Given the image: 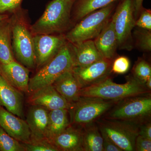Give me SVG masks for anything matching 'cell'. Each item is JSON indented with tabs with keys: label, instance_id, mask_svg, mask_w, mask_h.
Returning <instances> with one entry per match:
<instances>
[{
	"label": "cell",
	"instance_id": "8d00e7d4",
	"mask_svg": "<svg viewBox=\"0 0 151 151\" xmlns=\"http://www.w3.org/2000/svg\"><path fill=\"white\" fill-rule=\"evenodd\" d=\"M146 87L150 90H151V78H149L145 83Z\"/></svg>",
	"mask_w": 151,
	"mask_h": 151
},
{
	"label": "cell",
	"instance_id": "30bf717a",
	"mask_svg": "<svg viewBox=\"0 0 151 151\" xmlns=\"http://www.w3.org/2000/svg\"><path fill=\"white\" fill-rule=\"evenodd\" d=\"M67 41L63 34L34 35L33 42L36 70L51 60Z\"/></svg>",
	"mask_w": 151,
	"mask_h": 151
},
{
	"label": "cell",
	"instance_id": "603a6c76",
	"mask_svg": "<svg viewBox=\"0 0 151 151\" xmlns=\"http://www.w3.org/2000/svg\"><path fill=\"white\" fill-rule=\"evenodd\" d=\"M16 60L12 45L10 18L0 22V63H7Z\"/></svg>",
	"mask_w": 151,
	"mask_h": 151
},
{
	"label": "cell",
	"instance_id": "d590c367",
	"mask_svg": "<svg viewBox=\"0 0 151 151\" xmlns=\"http://www.w3.org/2000/svg\"><path fill=\"white\" fill-rule=\"evenodd\" d=\"M10 16L8 14H0V22L9 17Z\"/></svg>",
	"mask_w": 151,
	"mask_h": 151
},
{
	"label": "cell",
	"instance_id": "d4e9b609",
	"mask_svg": "<svg viewBox=\"0 0 151 151\" xmlns=\"http://www.w3.org/2000/svg\"><path fill=\"white\" fill-rule=\"evenodd\" d=\"M0 151H25L22 144L10 136L0 127Z\"/></svg>",
	"mask_w": 151,
	"mask_h": 151
},
{
	"label": "cell",
	"instance_id": "e575fe53",
	"mask_svg": "<svg viewBox=\"0 0 151 151\" xmlns=\"http://www.w3.org/2000/svg\"><path fill=\"white\" fill-rule=\"evenodd\" d=\"M144 0H135V17H137L143 8V2Z\"/></svg>",
	"mask_w": 151,
	"mask_h": 151
},
{
	"label": "cell",
	"instance_id": "83f0119b",
	"mask_svg": "<svg viewBox=\"0 0 151 151\" xmlns=\"http://www.w3.org/2000/svg\"><path fill=\"white\" fill-rule=\"evenodd\" d=\"M137 38V45L144 51H150L151 50V31L140 28L135 32Z\"/></svg>",
	"mask_w": 151,
	"mask_h": 151
},
{
	"label": "cell",
	"instance_id": "1f68e13d",
	"mask_svg": "<svg viewBox=\"0 0 151 151\" xmlns=\"http://www.w3.org/2000/svg\"><path fill=\"white\" fill-rule=\"evenodd\" d=\"M151 139L138 135L135 140L134 151H151Z\"/></svg>",
	"mask_w": 151,
	"mask_h": 151
},
{
	"label": "cell",
	"instance_id": "4316f807",
	"mask_svg": "<svg viewBox=\"0 0 151 151\" xmlns=\"http://www.w3.org/2000/svg\"><path fill=\"white\" fill-rule=\"evenodd\" d=\"M25 151H58L56 147L47 139L31 140L22 143Z\"/></svg>",
	"mask_w": 151,
	"mask_h": 151
},
{
	"label": "cell",
	"instance_id": "ba28073f",
	"mask_svg": "<svg viewBox=\"0 0 151 151\" xmlns=\"http://www.w3.org/2000/svg\"><path fill=\"white\" fill-rule=\"evenodd\" d=\"M96 123L101 133L110 138L123 151H134L135 140L139 135L140 125L103 118Z\"/></svg>",
	"mask_w": 151,
	"mask_h": 151
},
{
	"label": "cell",
	"instance_id": "cb8c5ba5",
	"mask_svg": "<svg viewBox=\"0 0 151 151\" xmlns=\"http://www.w3.org/2000/svg\"><path fill=\"white\" fill-rule=\"evenodd\" d=\"M103 140L96 122L83 127L82 151H103Z\"/></svg>",
	"mask_w": 151,
	"mask_h": 151
},
{
	"label": "cell",
	"instance_id": "ac0fdd59",
	"mask_svg": "<svg viewBox=\"0 0 151 151\" xmlns=\"http://www.w3.org/2000/svg\"><path fill=\"white\" fill-rule=\"evenodd\" d=\"M94 41L103 58L113 60L118 48V42L111 19Z\"/></svg>",
	"mask_w": 151,
	"mask_h": 151
},
{
	"label": "cell",
	"instance_id": "f1b7e54d",
	"mask_svg": "<svg viewBox=\"0 0 151 151\" xmlns=\"http://www.w3.org/2000/svg\"><path fill=\"white\" fill-rule=\"evenodd\" d=\"M130 65L129 59L127 57H118L113 60L111 72L116 74H124L129 70Z\"/></svg>",
	"mask_w": 151,
	"mask_h": 151
},
{
	"label": "cell",
	"instance_id": "4dcf8cb0",
	"mask_svg": "<svg viewBox=\"0 0 151 151\" xmlns=\"http://www.w3.org/2000/svg\"><path fill=\"white\" fill-rule=\"evenodd\" d=\"M139 17L136 21L135 25L140 28L151 30V11L150 9H142Z\"/></svg>",
	"mask_w": 151,
	"mask_h": 151
},
{
	"label": "cell",
	"instance_id": "8fae6325",
	"mask_svg": "<svg viewBox=\"0 0 151 151\" xmlns=\"http://www.w3.org/2000/svg\"><path fill=\"white\" fill-rule=\"evenodd\" d=\"M113 60L103 59L85 67H74L72 72L81 89L111 76Z\"/></svg>",
	"mask_w": 151,
	"mask_h": 151
},
{
	"label": "cell",
	"instance_id": "7c38bea8",
	"mask_svg": "<svg viewBox=\"0 0 151 151\" xmlns=\"http://www.w3.org/2000/svg\"><path fill=\"white\" fill-rule=\"evenodd\" d=\"M30 94L29 104L42 106L49 111L60 109L70 110L73 106V104L68 103L52 85L38 89Z\"/></svg>",
	"mask_w": 151,
	"mask_h": 151
},
{
	"label": "cell",
	"instance_id": "2e32d148",
	"mask_svg": "<svg viewBox=\"0 0 151 151\" xmlns=\"http://www.w3.org/2000/svg\"><path fill=\"white\" fill-rule=\"evenodd\" d=\"M49 111L42 106L32 105L26 121L31 133V141L47 139L46 133Z\"/></svg>",
	"mask_w": 151,
	"mask_h": 151
},
{
	"label": "cell",
	"instance_id": "9a60e30c",
	"mask_svg": "<svg viewBox=\"0 0 151 151\" xmlns=\"http://www.w3.org/2000/svg\"><path fill=\"white\" fill-rule=\"evenodd\" d=\"M24 96L22 92L9 84L0 74V106L22 118Z\"/></svg>",
	"mask_w": 151,
	"mask_h": 151
},
{
	"label": "cell",
	"instance_id": "44dd1931",
	"mask_svg": "<svg viewBox=\"0 0 151 151\" xmlns=\"http://www.w3.org/2000/svg\"><path fill=\"white\" fill-rule=\"evenodd\" d=\"M70 125L69 110L57 109L49 111L46 138L51 143L57 136Z\"/></svg>",
	"mask_w": 151,
	"mask_h": 151
},
{
	"label": "cell",
	"instance_id": "836d02e7",
	"mask_svg": "<svg viewBox=\"0 0 151 151\" xmlns=\"http://www.w3.org/2000/svg\"><path fill=\"white\" fill-rule=\"evenodd\" d=\"M139 135L151 139V122L141 124L139 126Z\"/></svg>",
	"mask_w": 151,
	"mask_h": 151
},
{
	"label": "cell",
	"instance_id": "3957f363",
	"mask_svg": "<svg viewBox=\"0 0 151 151\" xmlns=\"http://www.w3.org/2000/svg\"><path fill=\"white\" fill-rule=\"evenodd\" d=\"M126 79L124 84H117L110 76L97 84L81 89L80 96L119 101L127 97L151 93V90L133 75L128 76Z\"/></svg>",
	"mask_w": 151,
	"mask_h": 151
},
{
	"label": "cell",
	"instance_id": "5b68a950",
	"mask_svg": "<svg viewBox=\"0 0 151 151\" xmlns=\"http://www.w3.org/2000/svg\"><path fill=\"white\" fill-rule=\"evenodd\" d=\"M101 118L139 125L150 122L151 93L119 100Z\"/></svg>",
	"mask_w": 151,
	"mask_h": 151
},
{
	"label": "cell",
	"instance_id": "d6986e66",
	"mask_svg": "<svg viewBox=\"0 0 151 151\" xmlns=\"http://www.w3.org/2000/svg\"><path fill=\"white\" fill-rule=\"evenodd\" d=\"M72 70L60 75L52 85L68 103L73 104L80 98L81 88Z\"/></svg>",
	"mask_w": 151,
	"mask_h": 151
},
{
	"label": "cell",
	"instance_id": "5bb4252c",
	"mask_svg": "<svg viewBox=\"0 0 151 151\" xmlns=\"http://www.w3.org/2000/svg\"><path fill=\"white\" fill-rule=\"evenodd\" d=\"M30 70L16 60L7 63H0V74L22 92L29 93Z\"/></svg>",
	"mask_w": 151,
	"mask_h": 151
},
{
	"label": "cell",
	"instance_id": "6da1fadb",
	"mask_svg": "<svg viewBox=\"0 0 151 151\" xmlns=\"http://www.w3.org/2000/svg\"><path fill=\"white\" fill-rule=\"evenodd\" d=\"M12 45L16 60L29 70L36 69L33 35L25 11L19 9L10 16Z\"/></svg>",
	"mask_w": 151,
	"mask_h": 151
},
{
	"label": "cell",
	"instance_id": "52a82bcc",
	"mask_svg": "<svg viewBox=\"0 0 151 151\" xmlns=\"http://www.w3.org/2000/svg\"><path fill=\"white\" fill-rule=\"evenodd\" d=\"M118 101L99 97H80L69 110L70 125L83 128L95 123Z\"/></svg>",
	"mask_w": 151,
	"mask_h": 151
},
{
	"label": "cell",
	"instance_id": "7402d4cb",
	"mask_svg": "<svg viewBox=\"0 0 151 151\" xmlns=\"http://www.w3.org/2000/svg\"><path fill=\"white\" fill-rule=\"evenodd\" d=\"M119 0H76L71 12V22L77 23L84 17Z\"/></svg>",
	"mask_w": 151,
	"mask_h": 151
},
{
	"label": "cell",
	"instance_id": "8992f818",
	"mask_svg": "<svg viewBox=\"0 0 151 151\" xmlns=\"http://www.w3.org/2000/svg\"><path fill=\"white\" fill-rule=\"evenodd\" d=\"M116 2L84 17L64 35L66 40L75 44L84 41L94 39L110 21Z\"/></svg>",
	"mask_w": 151,
	"mask_h": 151
},
{
	"label": "cell",
	"instance_id": "f546056e",
	"mask_svg": "<svg viewBox=\"0 0 151 151\" xmlns=\"http://www.w3.org/2000/svg\"><path fill=\"white\" fill-rule=\"evenodd\" d=\"M22 0H0V14H12L21 8Z\"/></svg>",
	"mask_w": 151,
	"mask_h": 151
},
{
	"label": "cell",
	"instance_id": "484cf974",
	"mask_svg": "<svg viewBox=\"0 0 151 151\" xmlns=\"http://www.w3.org/2000/svg\"><path fill=\"white\" fill-rule=\"evenodd\" d=\"M132 75L138 81L145 84L147 80L151 78L150 65L145 60H138L132 69Z\"/></svg>",
	"mask_w": 151,
	"mask_h": 151
},
{
	"label": "cell",
	"instance_id": "277c9868",
	"mask_svg": "<svg viewBox=\"0 0 151 151\" xmlns=\"http://www.w3.org/2000/svg\"><path fill=\"white\" fill-rule=\"evenodd\" d=\"M74 67L73 44L67 41L51 60L29 78V93L52 85L56 78Z\"/></svg>",
	"mask_w": 151,
	"mask_h": 151
},
{
	"label": "cell",
	"instance_id": "4fadbf2b",
	"mask_svg": "<svg viewBox=\"0 0 151 151\" xmlns=\"http://www.w3.org/2000/svg\"><path fill=\"white\" fill-rule=\"evenodd\" d=\"M0 127L10 136L22 143L31 141V133L26 121L0 106Z\"/></svg>",
	"mask_w": 151,
	"mask_h": 151
},
{
	"label": "cell",
	"instance_id": "9c48e42d",
	"mask_svg": "<svg viewBox=\"0 0 151 151\" xmlns=\"http://www.w3.org/2000/svg\"><path fill=\"white\" fill-rule=\"evenodd\" d=\"M135 6V0H122L111 19L117 36L118 48L132 49V32L136 26Z\"/></svg>",
	"mask_w": 151,
	"mask_h": 151
},
{
	"label": "cell",
	"instance_id": "d6a6232c",
	"mask_svg": "<svg viewBox=\"0 0 151 151\" xmlns=\"http://www.w3.org/2000/svg\"><path fill=\"white\" fill-rule=\"evenodd\" d=\"M101 134L103 139V151H123L110 138L104 134Z\"/></svg>",
	"mask_w": 151,
	"mask_h": 151
},
{
	"label": "cell",
	"instance_id": "ffe728a7",
	"mask_svg": "<svg viewBox=\"0 0 151 151\" xmlns=\"http://www.w3.org/2000/svg\"><path fill=\"white\" fill-rule=\"evenodd\" d=\"M73 46L74 67H85L104 58L92 40L73 44Z\"/></svg>",
	"mask_w": 151,
	"mask_h": 151
},
{
	"label": "cell",
	"instance_id": "e0dca14e",
	"mask_svg": "<svg viewBox=\"0 0 151 151\" xmlns=\"http://www.w3.org/2000/svg\"><path fill=\"white\" fill-rule=\"evenodd\" d=\"M83 128L70 125L51 143L58 151H82Z\"/></svg>",
	"mask_w": 151,
	"mask_h": 151
},
{
	"label": "cell",
	"instance_id": "7a4b0ae2",
	"mask_svg": "<svg viewBox=\"0 0 151 151\" xmlns=\"http://www.w3.org/2000/svg\"><path fill=\"white\" fill-rule=\"evenodd\" d=\"M76 0H52L42 15L31 25L33 35L63 34L72 24L71 12Z\"/></svg>",
	"mask_w": 151,
	"mask_h": 151
}]
</instances>
